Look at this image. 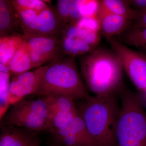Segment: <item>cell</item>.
Returning <instances> with one entry per match:
<instances>
[{
    "label": "cell",
    "instance_id": "cell-1",
    "mask_svg": "<svg viewBox=\"0 0 146 146\" xmlns=\"http://www.w3.org/2000/svg\"><path fill=\"white\" fill-rule=\"evenodd\" d=\"M80 57L86 87L95 96L116 95L122 90L123 70L113 52L98 47Z\"/></svg>",
    "mask_w": 146,
    "mask_h": 146
},
{
    "label": "cell",
    "instance_id": "cell-2",
    "mask_svg": "<svg viewBox=\"0 0 146 146\" xmlns=\"http://www.w3.org/2000/svg\"><path fill=\"white\" fill-rule=\"evenodd\" d=\"M76 106L97 146H116L115 131L120 105L116 95L89 96Z\"/></svg>",
    "mask_w": 146,
    "mask_h": 146
},
{
    "label": "cell",
    "instance_id": "cell-3",
    "mask_svg": "<svg viewBox=\"0 0 146 146\" xmlns=\"http://www.w3.org/2000/svg\"><path fill=\"white\" fill-rule=\"evenodd\" d=\"M75 57L62 54L52 62L42 76L34 95L42 97L61 95L74 101L89 96L77 67Z\"/></svg>",
    "mask_w": 146,
    "mask_h": 146
},
{
    "label": "cell",
    "instance_id": "cell-4",
    "mask_svg": "<svg viewBox=\"0 0 146 146\" xmlns=\"http://www.w3.org/2000/svg\"><path fill=\"white\" fill-rule=\"evenodd\" d=\"M116 131V146H146V110L141 97L123 89Z\"/></svg>",
    "mask_w": 146,
    "mask_h": 146
},
{
    "label": "cell",
    "instance_id": "cell-5",
    "mask_svg": "<svg viewBox=\"0 0 146 146\" xmlns=\"http://www.w3.org/2000/svg\"><path fill=\"white\" fill-rule=\"evenodd\" d=\"M1 122L3 127L14 126L37 132L48 131L49 114L45 97L21 100L12 106Z\"/></svg>",
    "mask_w": 146,
    "mask_h": 146
},
{
    "label": "cell",
    "instance_id": "cell-6",
    "mask_svg": "<svg viewBox=\"0 0 146 146\" xmlns=\"http://www.w3.org/2000/svg\"><path fill=\"white\" fill-rule=\"evenodd\" d=\"M26 36H49L60 39L64 24L55 9L49 7L42 11L26 10L16 13Z\"/></svg>",
    "mask_w": 146,
    "mask_h": 146
},
{
    "label": "cell",
    "instance_id": "cell-7",
    "mask_svg": "<svg viewBox=\"0 0 146 146\" xmlns=\"http://www.w3.org/2000/svg\"><path fill=\"white\" fill-rule=\"evenodd\" d=\"M107 39L121 67L139 91H146V56L129 48L115 37Z\"/></svg>",
    "mask_w": 146,
    "mask_h": 146
},
{
    "label": "cell",
    "instance_id": "cell-8",
    "mask_svg": "<svg viewBox=\"0 0 146 146\" xmlns=\"http://www.w3.org/2000/svg\"><path fill=\"white\" fill-rule=\"evenodd\" d=\"M22 36L28 48L33 68L50 63L63 54L60 50V39L49 36Z\"/></svg>",
    "mask_w": 146,
    "mask_h": 146
},
{
    "label": "cell",
    "instance_id": "cell-9",
    "mask_svg": "<svg viewBox=\"0 0 146 146\" xmlns=\"http://www.w3.org/2000/svg\"><path fill=\"white\" fill-rule=\"evenodd\" d=\"M48 65L13 75L9 88V104L12 106L29 95L35 94Z\"/></svg>",
    "mask_w": 146,
    "mask_h": 146
},
{
    "label": "cell",
    "instance_id": "cell-10",
    "mask_svg": "<svg viewBox=\"0 0 146 146\" xmlns=\"http://www.w3.org/2000/svg\"><path fill=\"white\" fill-rule=\"evenodd\" d=\"M54 143L66 146H97L78 113L63 127L52 133Z\"/></svg>",
    "mask_w": 146,
    "mask_h": 146
},
{
    "label": "cell",
    "instance_id": "cell-11",
    "mask_svg": "<svg viewBox=\"0 0 146 146\" xmlns=\"http://www.w3.org/2000/svg\"><path fill=\"white\" fill-rule=\"evenodd\" d=\"M60 48L63 54L76 57L89 54L97 48L87 42L81 27L70 23L65 25L62 31Z\"/></svg>",
    "mask_w": 146,
    "mask_h": 146
},
{
    "label": "cell",
    "instance_id": "cell-12",
    "mask_svg": "<svg viewBox=\"0 0 146 146\" xmlns=\"http://www.w3.org/2000/svg\"><path fill=\"white\" fill-rule=\"evenodd\" d=\"M0 136V146H35L39 143L35 134L25 129L9 125L3 127Z\"/></svg>",
    "mask_w": 146,
    "mask_h": 146
},
{
    "label": "cell",
    "instance_id": "cell-13",
    "mask_svg": "<svg viewBox=\"0 0 146 146\" xmlns=\"http://www.w3.org/2000/svg\"><path fill=\"white\" fill-rule=\"evenodd\" d=\"M133 20L124 16L109 14L99 21L100 31L106 38L122 34L132 26Z\"/></svg>",
    "mask_w": 146,
    "mask_h": 146
},
{
    "label": "cell",
    "instance_id": "cell-14",
    "mask_svg": "<svg viewBox=\"0 0 146 146\" xmlns=\"http://www.w3.org/2000/svg\"><path fill=\"white\" fill-rule=\"evenodd\" d=\"M139 12L131 8L129 1L125 0H102L100 1L97 18L99 21L104 16L114 14L124 16L134 20Z\"/></svg>",
    "mask_w": 146,
    "mask_h": 146
},
{
    "label": "cell",
    "instance_id": "cell-15",
    "mask_svg": "<svg viewBox=\"0 0 146 146\" xmlns=\"http://www.w3.org/2000/svg\"><path fill=\"white\" fill-rule=\"evenodd\" d=\"M20 23L10 1L0 0V37L18 34Z\"/></svg>",
    "mask_w": 146,
    "mask_h": 146
},
{
    "label": "cell",
    "instance_id": "cell-16",
    "mask_svg": "<svg viewBox=\"0 0 146 146\" xmlns=\"http://www.w3.org/2000/svg\"><path fill=\"white\" fill-rule=\"evenodd\" d=\"M8 66L11 74L13 76L25 72L33 68L29 51L25 40L13 55Z\"/></svg>",
    "mask_w": 146,
    "mask_h": 146
},
{
    "label": "cell",
    "instance_id": "cell-17",
    "mask_svg": "<svg viewBox=\"0 0 146 146\" xmlns=\"http://www.w3.org/2000/svg\"><path fill=\"white\" fill-rule=\"evenodd\" d=\"M100 1L73 0L69 24L85 17H96Z\"/></svg>",
    "mask_w": 146,
    "mask_h": 146
},
{
    "label": "cell",
    "instance_id": "cell-18",
    "mask_svg": "<svg viewBox=\"0 0 146 146\" xmlns=\"http://www.w3.org/2000/svg\"><path fill=\"white\" fill-rule=\"evenodd\" d=\"M22 35H13L0 38V63L7 65L13 55L23 44Z\"/></svg>",
    "mask_w": 146,
    "mask_h": 146
},
{
    "label": "cell",
    "instance_id": "cell-19",
    "mask_svg": "<svg viewBox=\"0 0 146 146\" xmlns=\"http://www.w3.org/2000/svg\"><path fill=\"white\" fill-rule=\"evenodd\" d=\"M11 76L7 65L0 63V118L3 117L9 106V96Z\"/></svg>",
    "mask_w": 146,
    "mask_h": 146
},
{
    "label": "cell",
    "instance_id": "cell-20",
    "mask_svg": "<svg viewBox=\"0 0 146 146\" xmlns=\"http://www.w3.org/2000/svg\"><path fill=\"white\" fill-rule=\"evenodd\" d=\"M121 43L146 50V27L131 26L120 35Z\"/></svg>",
    "mask_w": 146,
    "mask_h": 146
},
{
    "label": "cell",
    "instance_id": "cell-21",
    "mask_svg": "<svg viewBox=\"0 0 146 146\" xmlns=\"http://www.w3.org/2000/svg\"><path fill=\"white\" fill-rule=\"evenodd\" d=\"M44 97L48 104L49 117L59 111L76 109L74 102L68 97L61 95H49Z\"/></svg>",
    "mask_w": 146,
    "mask_h": 146
},
{
    "label": "cell",
    "instance_id": "cell-22",
    "mask_svg": "<svg viewBox=\"0 0 146 146\" xmlns=\"http://www.w3.org/2000/svg\"><path fill=\"white\" fill-rule=\"evenodd\" d=\"M78 114L76 109L68 111H59L49 117L48 131L52 133L64 126Z\"/></svg>",
    "mask_w": 146,
    "mask_h": 146
},
{
    "label": "cell",
    "instance_id": "cell-23",
    "mask_svg": "<svg viewBox=\"0 0 146 146\" xmlns=\"http://www.w3.org/2000/svg\"><path fill=\"white\" fill-rule=\"evenodd\" d=\"M10 2L16 13L26 10L42 11L49 7L45 1L40 0H12Z\"/></svg>",
    "mask_w": 146,
    "mask_h": 146
},
{
    "label": "cell",
    "instance_id": "cell-24",
    "mask_svg": "<svg viewBox=\"0 0 146 146\" xmlns=\"http://www.w3.org/2000/svg\"><path fill=\"white\" fill-rule=\"evenodd\" d=\"M73 0H58L55 10L64 25L69 23Z\"/></svg>",
    "mask_w": 146,
    "mask_h": 146
},
{
    "label": "cell",
    "instance_id": "cell-25",
    "mask_svg": "<svg viewBox=\"0 0 146 146\" xmlns=\"http://www.w3.org/2000/svg\"><path fill=\"white\" fill-rule=\"evenodd\" d=\"M129 3L131 8L139 13L146 11V0H130Z\"/></svg>",
    "mask_w": 146,
    "mask_h": 146
},
{
    "label": "cell",
    "instance_id": "cell-26",
    "mask_svg": "<svg viewBox=\"0 0 146 146\" xmlns=\"http://www.w3.org/2000/svg\"><path fill=\"white\" fill-rule=\"evenodd\" d=\"M131 26L146 27V11L139 12L137 18L132 21Z\"/></svg>",
    "mask_w": 146,
    "mask_h": 146
},
{
    "label": "cell",
    "instance_id": "cell-27",
    "mask_svg": "<svg viewBox=\"0 0 146 146\" xmlns=\"http://www.w3.org/2000/svg\"><path fill=\"white\" fill-rule=\"evenodd\" d=\"M50 146H66L62 145H58V144H55V143H53L51 144V145H50Z\"/></svg>",
    "mask_w": 146,
    "mask_h": 146
},
{
    "label": "cell",
    "instance_id": "cell-28",
    "mask_svg": "<svg viewBox=\"0 0 146 146\" xmlns=\"http://www.w3.org/2000/svg\"><path fill=\"white\" fill-rule=\"evenodd\" d=\"M39 146V143H38V144H36V145H35V146Z\"/></svg>",
    "mask_w": 146,
    "mask_h": 146
}]
</instances>
